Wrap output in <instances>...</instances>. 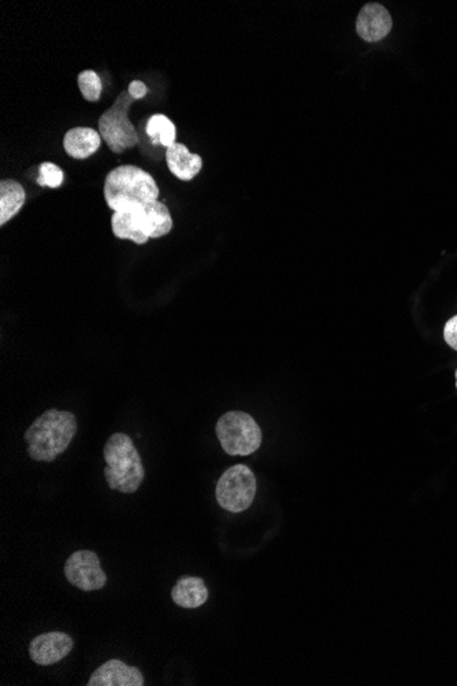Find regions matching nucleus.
<instances>
[{
	"instance_id": "obj_9",
	"label": "nucleus",
	"mask_w": 457,
	"mask_h": 686,
	"mask_svg": "<svg viewBox=\"0 0 457 686\" xmlns=\"http://www.w3.org/2000/svg\"><path fill=\"white\" fill-rule=\"evenodd\" d=\"M74 642L64 632H50L35 637L29 645V657L39 666H51L72 652Z\"/></svg>"
},
{
	"instance_id": "obj_17",
	"label": "nucleus",
	"mask_w": 457,
	"mask_h": 686,
	"mask_svg": "<svg viewBox=\"0 0 457 686\" xmlns=\"http://www.w3.org/2000/svg\"><path fill=\"white\" fill-rule=\"evenodd\" d=\"M79 87L88 102H97L102 95V80L95 70H84L79 74Z\"/></svg>"
},
{
	"instance_id": "obj_11",
	"label": "nucleus",
	"mask_w": 457,
	"mask_h": 686,
	"mask_svg": "<svg viewBox=\"0 0 457 686\" xmlns=\"http://www.w3.org/2000/svg\"><path fill=\"white\" fill-rule=\"evenodd\" d=\"M391 14L378 4H368L359 12L356 30L366 42L376 43L388 36L391 30Z\"/></svg>"
},
{
	"instance_id": "obj_21",
	"label": "nucleus",
	"mask_w": 457,
	"mask_h": 686,
	"mask_svg": "<svg viewBox=\"0 0 457 686\" xmlns=\"http://www.w3.org/2000/svg\"><path fill=\"white\" fill-rule=\"evenodd\" d=\"M456 388H457V370H456Z\"/></svg>"
},
{
	"instance_id": "obj_16",
	"label": "nucleus",
	"mask_w": 457,
	"mask_h": 686,
	"mask_svg": "<svg viewBox=\"0 0 457 686\" xmlns=\"http://www.w3.org/2000/svg\"><path fill=\"white\" fill-rule=\"evenodd\" d=\"M145 130H147L148 137H150L151 142L154 145H162V147L169 148L170 145L177 143L175 142V136H177L175 125L165 114L152 115L148 120L147 129Z\"/></svg>"
},
{
	"instance_id": "obj_2",
	"label": "nucleus",
	"mask_w": 457,
	"mask_h": 686,
	"mask_svg": "<svg viewBox=\"0 0 457 686\" xmlns=\"http://www.w3.org/2000/svg\"><path fill=\"white\" fill-rule=\"evenodd\" d=\"M105 199L114 213L135 206L157 202L159 187L150 173L139 166L122 165L107 175L105 180Z\"/></svg>"
},
{
	"instance_id": "obj_7",
	"label": "nucleus",
	"mask_w": 457,
	"mask_h": 686,
	"mask_svg": "<svg viewBox=\"0 0 457 686\" xmlns=\"http://www.w3.org/2000/svg\"><path fill=\"white\" fill-rule=\"evenodd\" d=\"M255 495L256 479L252 470L245 464H236L226 470L215 489L220 506L236 514L250 509Z\"/></svg>"
},
{
	"instance_id": "obj_19",
	"label": "nucleus",
	"mask_w": 457,
	"mask_h": 686,
	"mask_svg": "<svg viewBox=\"0 0 457 686\" xmlns=\"http://www.w3.org/2000/svg\"><path fill=\"white\" fill-rule=\"evenodd\" d=\"M444 340L452 349L457 351V316H452L444 326Z\"/></svg>"
},
{
	"instance_id": "obj_3",
	"label": "nucleus",
	"mask_w": 457,
	"mask_h": 686,
	"mask_svg": "<svg viewBox=\"0 0 457 686\" xmlns=\"http://www.w3.org/2000/svg\"><path fill=\"white\" fill-rule=\"evenodd\" d=\"M105 466V479L112 491L135 494L144 479L142 456L132 439L125 433H115L107 440L103 449Z\"/></svg>"
},
{
	"instance_id": "obj_8",
	"label": "nucleus",
	"mask_w": 457,
	"mask_h": 686,
	"mask_svg": "<svg viewBox=\"0 0 457 686\" xmlns=\"http://www.w3.org/2000/svg\"><path fill=\"white\" fill-rule=\"evenodd\" d=\"M65 575L67 581L84 592L99 590L107 582V575L100 566L97 555L87 550L75 551L65 563Z\"/></svg>"
},
{
	"instance_id": "obj_12",
	"label": "nucleus",
	"mask_w": 457,
	"mask_h": 686,
	"mask_svg": "<svg viewBox=\"0 0 457 686\" xmlns=\"http://www.w3.org/2000/svg\"><path fill=\"white\" fill-rule=\"evenodd\" d=\"M166 162L169 166L170 172L178 180L182 181L193 180L203 168L202 157L190 154L187 145L181 143H174L169 148H166Z\"/></svg>"
},
{
	"instance_id": "obj_18",
	"label": "nucleus",
	"mask_w": 457,
	"mask_h": 686,
	"mask_svg": "<svg viewBox=\"0 0 457 686\" xmlns=\"http://www.w3.org/2000/svg\"><path fill=\"white\" fill-rule=\"evenodd\" d=\"M37 184L42 187L59 188L64 183V170L51 162H44L39 168Z\"/></svg>"
},
{
	"instance_id": "obj_15",
	"label": "nucleus",
	"mask_w": 457,
	"mask_h": 686,
	"mask_svg": "<svg viewBox=\"0 0 457 686\" xmlns=\"http://www.w3.org/2000/svg\"><path fill=\"white\" fill-rule=\"evenodd\" d=\"M27 195L24 187L15 180H2L0 183V225L9 222L19 214L25 205Z\"/></svg>"
},
{
	"instance_id": "obj_4",
	"label": "nucleus",
	"mask_w": 457,
	"mask_h": 686,
	"mask_svg": "<svg viewBox=\"0 0 457 686\" xmlns=\"http://www.w3.org/2000/svg\"><path fill=\"white\" fill-rule=\"evenodd\" d=\"M112 233L122 240L145 244L150 238L169 235L173 229V218L167 206L152 202L147 206H135L117 211L112 217Z\"/></svg>"
},
{
	"instance_id": "obj_5",
	"label": "nucleus",
	"mask_w": 457,
	"mask_h": 686,
	"mask_svg": "<svg viewBox=\"0 0 457 686\" xmlns=\"http://www.w3.org/2000/svg\"><path fill=\"white\" fill-rule=\"evenodd\" d=\"M218 440L223 451L232 456H247L260 448L262 431L250 414L228 411L217 422Z\"/></svg>"
},
{
	"instance_id": "obj_6",
	"label": "nucleus",
	"mask_w": 457,
	"mask_h": 686,
	"mask_svg": "<svg viewBox=\"0 0 457 686\" xmlns=\"http://www.w3.org/2000/svg\"><path fill=\"white\" fill-rule=\"evenodd\" d=\"M136 102L129 90L120 92L112 107L99 118V133L115 154H122L128 148L139 144V133L130 122V105Z\"/></svg>"
},
{
	"instance_id": "obj_20",
	"label": "nucleus",
	"mask_w": 457,
	"mask_h": 686,
	"mask_svg": "<svg viewBox=\"0 0 457 686\" xmlns=\"http://www.w3.org/2000/svg\"><path fill=\"white\" fill-rule=\"evenodd\" d=\"M128 90H129V94L132 95L136 100H139L147 95L148 88L144 82H139V80H135V82H130Z\"/></svg>"
},
{
	"instance_id": "obj_13",
	"label": "nucleus",
	"mask_w": 457,
	"mask_h": 686,
	"mask_svg": "<svg viewBox=\"0 0 457 686\" xmlns=\"http://www.w3.org/2000/svg\"><path fill=\"white\" fill-rule=\"evenodd\" d=\"M100 144L102 136L92 128H73L64 137L65 151L74 160H87L99 150Z\"/></svg>"
},
{
	"instance_id": "obj_14",
	"label": "nucleus",
	"mask_w": 457,
	"mask_h": 686,
	"mask_svg": "<svg viewBox=\"0 0 457 686\" xmlns=\"http://www.w3.org/2000/svg\"><path fill=\"white\" fill-rule=\"evenodd\" d=\"M172 599L184 608L202 607L208 599V589L203 578L184 575L173 587Z\"/></svg>"
},
{
	"instance_id": "obj_10",
	"label": "nucleus",
	"mask_w": 457,
	"mask_h": 686,
	"mask_svg": "<svg viewBox=\"0 0 457 686\" xmlns=\"http://www.w3.org/2000/svg\"><path fill=\"white\" fill-rule=\"evenodd\" d=\"M88 686H143L144 677L139 668L128 666L122 660L112 659L103 663L90 675Z\"/></svg>"
},
{
	"instance_id": "obj_1",
	"label": "nucleus",
	"mask_w": 457,
	"mask_h": 686,
	"mask_svg": "<svg viewBox=\"0 0 457 686\" xmlns=\"http://www.w3.org/2000/svg\"><path fill=\"white\" fill-rule=\"evenodd\" d=\"M77 432V419L69 411H45L25 432L27 455L36 462H52L66 451Z\"/></svg>"
}]
</instances>
